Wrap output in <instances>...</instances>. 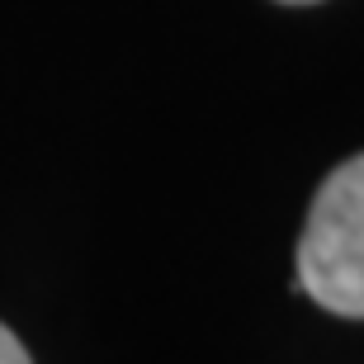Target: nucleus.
Here are the masks:
<instances>
[{
	"label": "nucleus",
	"mask_w": 364,
	"mask_h": 364,
	"mask_svg": "<svg viewBox=\"0 0 364 364\" xmlns=\"http://www.w3.org/2000/svg\"><path fill=\"white\" fill-rule=\"evenodd\" d=\"M298 289L317 308L364 322V151L317 185L298 237Z\"/></svg>",
	"instance_id": "obj_1"
},
{
	"label": "nucleus",
	"mask_w": 364,
	"mask_h": 364,
	"mask_svg": "<svg viewBox=\"0 0 364 364\" xmlns=\"http://www.w3.org/2000/svg\"><path fill=\"white\" fill-rule=\"evenodd\" d=\"M0 364H33V360H28V350H24V341L14 336L5 322H0Z\"/></svg>",
	"instance_id": "obj_2"
},
{
	"label": "nucleus",
	"mask_w": 364,
	"mask_h": 364,
	"mask_svg": "<svg viewBox=\"0 0 364 364\" xmlns=\"http://www.w3.org/2000/svg\"><path fill=\"white\" fill-rule=\"evenodd\" d=\"M279 5H317V0H279Z\"/></svg>",
	"instance_id": "obj_3"
}]
</instances>
